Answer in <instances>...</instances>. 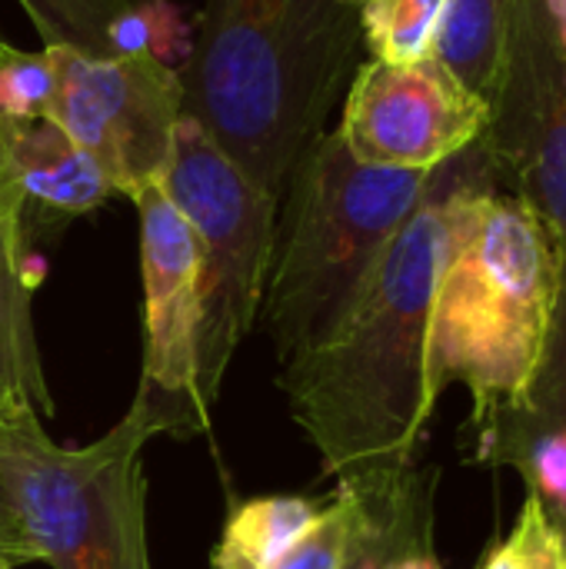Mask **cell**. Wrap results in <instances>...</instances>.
Here are the masks:
<instances>
[{"label":"cell","instance_id":"cell-2","mask_svg":"<svg viewBox=\"0 0 566 569\" xmlns=\"http://www.w3.org/2000/svg\"><path fill=\"white\" fill-rule=\"evenodd\" d=\"M344 0H203L180 70L183 113L274 200L324 137L360 53Z\"/></svg>","mask_w":566,"mask_h":569},{"label":"cell","instance_id":"cell-4","mask_svg":"<svg viewBox=\"0 0 566 569\" xmlns=\"http://www.w3.org/2000/svg\"><path fill=\"white\" fill-rule=\"evenodd\" d=\"M434 170L357 160L334 133L297 160L277 207L260 317L280 363L324 343L350 313Z\"/></svg>","mask_w":566,"mask_h":569},{"label":"cell","instance_id":"cell-17","mask_svg":"<svg viewBox=\"0 0 566 569\" xmlns=\"http://www.w3.org/2000/svg\"><path fill=\"white\" fill-rule=\"evenodd\" d=\"M43 47H67L87 57H110V30L147 0H17Z\"/></svg>","mask_w":566,"mask_h":569},{"label":"cell","instance_id":"cell-8","mask_svg":"<svg viewBox=\"0 0 566 569\" xmlns=\"http://www.w3.org/2000/svg\"><path fill=\"white\" fill-rule=\"evenodd\" d=\"M140 213L143 270V370L137 403L157 433L193 437L210 427L197 390L200 247L197 233L160 183L130 197Z\"/></svg>","mask_w":566,"mask_h":569},{"label":"cell","instance_id":"cell-7","mask_svg":"<svg viewBox=\"0 0 566 569\" xmlns=\"http://www.w3.org/2000/svg\"><path fill=\"white\" fill-rule=\"evenodd\" d=\"M57 97L50 117L97 160L113 193L133 197L160 183L183 113L180 70L150 53L87 57L50 47Z\"/></svg>","mask_w":566,"mask_h":569},{"label":"cell","instance_id":"cell-22","mask_svg":"<svg viewBox=\"0 0 566 569\" xmlns=\"http://www.w3.org/2000/svg\"><path fill=\"white\" fill-rule=\"evenodd\" d=\"M0 553L10 560V563H30L37 560L33 547L27 543L23 530H20V520L13 513V503L3 490V480H0Z\"/></svg>","mask_w":566,"mask_h":569},{"label":"cell","instance_id":"cell-13","mask_svg":"<svg viewBox=\"0 0 566 569\" xmlns=\"http://www.w3.org/2000/svg\"><path fill=\"white\" fill-rule=\"evenodd\" d=\"M30 297H33V283L27 273L23 213L0 200V343L23 400L43 420L53 413V400L40 363Z\"/></svg>","mask_w":566,"mask_h":569},{"label":"cell","instance_id":"cell-27","mask_svg":"<svg viewBox=\"0 0 566 569\" xmlns=\"http://www.w3.org/2000/svg\"><path fill=\"white\" fill-rule=\"evenodd\" d=\"M344 3H347V7H360L364 0H344Z\"/></svg>","mask_w":566,"mask_h":569},{"label":"cell","instance_id":"cell-1","mask_svg":"<svg viewBox=\"0 0 566 569\" xmlns=\"http://www.w3.org/2000/svg\"><path fill=\"white\" fill-rule=\"evenodd\" d=\"M470 150L434 170L427 193L384 250L344 323L280 370L290 417L337 483L414 467L437 407L430 310Z\"/></svg>","mask_w":566,"mask_h":569},{"label":"cell","instance_id":"cell-25","mask_svg":"<svg viewBox=\"0 0 566 569\" xmlns=\"http://www.w3.org/2000/svg\"><path fill=\"white\" fill-rule=\"evenodd\" d=\"M3 43H7V40H3V37H0V47H3ZM0 200H3V203H10V207H17V203H13V200H10V197H7V193H3V190H0ZM17 210H20V207H17ZM20 213H23V210H20Z\"/></svg>","mask_w":566,"mask_h":569},{"label":"cell","instance_id":"cell-19","mask_svg":"<svg viewBox=\"0 0 566 569\" xmlns=\"http://www.w3.org/2000/svg\"><path fill=\"white\" fill-rule=\"evenodd\" d=\"M477 569H566V537L547 507L527 493L514 530L487 550Z\"/></svg>","mask_w":566,"mask_h":569},{"label":"cell","instance_id":"cell-11","mask_svg":"<svg viewBox=\"0 0 566 569\" xmlns=\"http://www.w3.org/2000/svg\"><path fill=\"white\" fill-rule=\"evenodd\" d=\"M477 460L510 467L566 537V257L550 330L520 393L474 423Z\"/></svg>","mask_w":566,"mask_h":569},{"label":"cell","instance_id":"cell-10","mask_svg":"<svg viewBox=\"0 0 566 569\" xmlns=\"http://www.w3.org/2000/svg\"><path fill=\"white\" fill-rule=\"evenodd\" d=\"M490 127V103L467 90L437 57L357 67L337 137L374 167L437 170L470 150Z\"/></svg>","mask_w":566,"mask_h":569},{"label":"cell","instance_id":"cell-26","mask_svg":"<svg viewBox=\"0 0 566 569\" xmlns=\"http://www.w3.org/2000/svg\"><path fill=\"white\" fill-rule=\"evenodd\" d=\"M0 569H13V563H10V560H7L3 553H0Z\"/></svg>","mask_w":566,"mask_h":569},{"label":"cell","instance_id":"cell-23","mask_svg":"<svg viewBox=\"0 0 566 569\" xmlns=\"http://www.w3.org/2000/svg\"><path fill=\"white\" fill-rule=\"evenodd\" d=\"M17 403H27V400H23V393H20L17 380H13L10 360H7L3 343H0V413H3V410H10V407H17ZM27 407H30V403H27Z\"/></svg>","mask_w":566,"mask_h":569},{"label":"cell","instance_id":"cell-16","mask_svg":"<svg viewBox=\"0 0 566 569\" xmlns=\"http://www.w3.org/2000/svg\"><path fill=\"white\" fill-rule=\"evenodd\" d=\"M444 7L447 0H364L357 20L370 60L407 67L434 57Z\"/></svg>","mask_w":566,"mask_h":569},{"label":"cell","instance_id":"cell-12","mask_svg":"<svg viewBox=\"0 0 566 569\" xmlns=\"http://www.w3.org/2000/svg\"><path fill=\"white\" fill-rule=\"evenodd\" d=\"M0 190L20 207L80 217L113 193L97 160L53 120L0 117Z\"/></svg>","mask_w":566,"mask_h":569},{"label":"cell","instance_id":"cell-3","mask_svg":"<svg viewBox=\"0 0 566 569\" xmlns=\"http://www.w3.org/2000/svg\"><path fill=\"white\" fill-rule=\"evenodd\" d=\"M560 287V247L544 220L497 187L477 140L450 207V237L430 310V387L474 397L470 423L510 403L544 350Z\"/></svg>","mask_w":566,"mask_h":569},{"label":"cell","instance_id":"cell-5","mask_svg":"<svg viewBox=\"0 0 566 569\" xmlns=\"http://www.w3.org/2000/svg\"><path fill=\"white\" fill-rule=\"evenodd\" d=\"M157 437L133 400L87 447H60L17 403L0 413V480L37 560L53 569H150L143 443Z\"/></svg>","mask_w":566,"mask_h":569},{"label":"cell","instance_id":"cell-20","mask_svg":"<svg viewBox=\"0 0 566 569\" xmlns=\"http://www.w3.org/2000/svg\"><path fill=\"white\" fill-rule=\"evenodd\" d=\"M53 97H57L53 50L43 47L30 53V50H17L3 43L0 47V117H13V120L50 117Z\"/></svg>","mask_w":566,"mask_h":569},{"label":"cell","instance_id":"cell-21","mask_svg":"<svg viewBox=\"0 0 566 569\" xmlns=\"http://www.w3.org/2000/svg\"><path fill=\"white\" fill-rule=\"evenodd\" d=\"M357 530V497L347 483L324 503L317 523L297 540V547L274 569H344Z\"/></svg>","mask_w":566,"mask_h":569},{"label":"cell","instance_id":"cell-15","mask_svg":"<svg viewBox=\"0 0 566 569\" xmlns=\"http://www.w3.org/2000/svg\"><path fill=\"white\" fill-rule=\"evenodd\" d=\"M324 503L307 497H260L240 503L214 550V569H274L317 523Z\"/></svg>","mask_w":566,"mask_h":569},{"label":"cell","instance_id":"cell-18","mask_svg":"<svg viewBox=\"0 0 566 569\" xmlns=\"http://www.w3.org/2000/svg\"><path fill=\"white\" fill-rule=\"evenodd\" d=\"M414 467L390 477H367V480H340L357 497V530L350 543V557L344 569H384V557L394 537L397 510L404 503L407 483Z\"/></svg>","mask_w":566,"mask_h":569},{"label":"cell","instance_id":"cell-9","mask_svg":"<svg viewBox=\"0 0 566 569\" xmlns=\"http://www.w3.org/2000/svg\"><path fill=\"white\" fill-rule=\"evenodd\" d=\"M480 143L566 257V53L544 0L514 7L507 60Z\"/></svg>","mask_w":566,"mask_h":569},{"label":"cell","instance_id":"cell-6","mask_svg":"<svg viewBox=\"0 0 566 569\" xmlns=\"http://www.w3.org/2000/svg\"><path fill=\"white\" fill-rule=\"evenodd\" d=\"M160 187L187 217L200 247L197 390L210 410L240 340L260 317L280 200L264 193L190 113L177 120L173 157Z\"/></svg>","mask_w":566,"mask_h":569},{"label":"cell","instance_id":"cell-14","mask_svg":"<svg viewBox=\"0 0 566 569\" xmlns=\"http://www.w3.org/2000/svg\"><path fill=\"white\" fill-rule=\"evenodd\" d=\"M517 0H447L434 57L477 97L494 103Z\"/></svg>","mask_w":566,"mask_h":569},{"label":"cell","instance_id":"cell-24","mask_svg":"<svg viewBox=\"0 0 566 569\" xmlns=\"http://www.w3.org/2000/svg\"><path fill=\"white\" fill-rule=\"evenodd\" d=\"M544 10H547V20L554 27L557 43L564 47L566 53V0H544Z\"/></svg>","mask_w":566,"mask_h":569}]
</instances>
